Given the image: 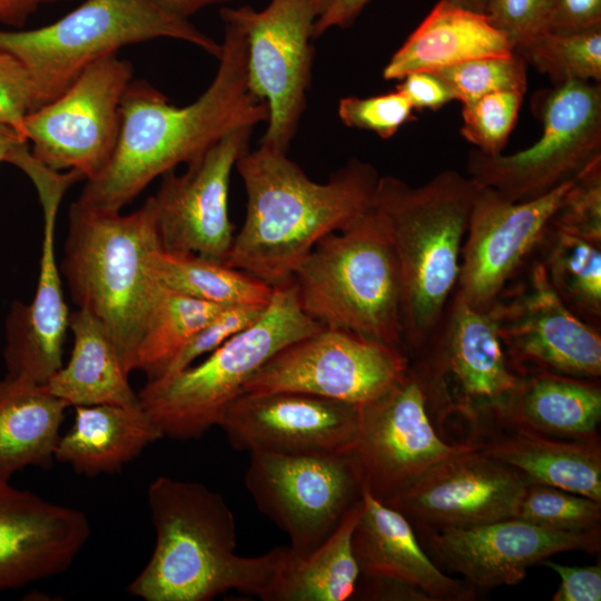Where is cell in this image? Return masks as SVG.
I'll list each match as a JSON object with an SVG mask.
<instances>
[{
  "mask_svg": "<svg viewBox=\"0 0 601 601\" xmlns=\"http://www.w3.org/2000/svg\"><path fill=\"white\" fill-rule=\"evenodd\" d=\"M214 80L194 102L177 107L144 80L131 81L121 102V129L107 167L86 180L78 203L120 211L155 178L188 164L230 131L267 122V104L247 85L246 39L230 20Z\"/></svg>",
  "mask_w": 601,
  "mask_h": 601,
  "instance_id": "obj_1",
  "label": "cell"
},
{
  "mask_svg": "<svg viewBox=\"0 0 601 601\" xmlns=\"http://www.w3.org/2000/svg\"><path fill=\"white\" fill-rule=\"evenodd\" d=\"M235 167L245 187L246 215L223 263L272 287L292 282L322 238L368 213L380 179L373 165L353 158L317 183L286 152L262 145L240 155Z\"/></svg>",
  "mask_w": 601,
  "mask_h": 601,
  "instance_id": "obj_2",
  "label": "cell"
},
{
  "mask_svg": "<svg viewBox=\"0 0 601 601\" xmlns=\"http://www.w3.org/2000/svg\"><path fill=\"white\" fill-rule=\"evenodd\" d=\"M147 500L156 533L152 554L128 587L145 601H210L237 590L265 601L283 554L236 550V522L224 497L194 481L160 475Z\"/></svg>",
  "mask_w": 601,
  "mask_h": 601,
  "instance_id": "obj_3",
  "label": "cell"
},
{
  "mask_svg": "<svg viewBox=\"0 0 601 601\" xmlns=\"http://www.w3.org/2000/svg\"><path fill=\"white\" fill-rule=\"evenodd\" d=\"M481 187L452 169L417 187L380 176L373 209L398 264L403 338L410 358L426 343L455 290L462 246Z\"/></svg>",
  "mask_w": 601,
  "mask_h": 601,
  "instance_id": "obj_4",
  "label": "cell"
},
{
  "mask_svg": "<svg viewBox=\"0 0 601 601\" xmlns=\"http://www.w3.org/2000/svg\"><path fill=\"white\" fill-rule=\"evenodd\" d=\"M159 248L149 198L126 215L77 200L69 208L61 274L72 302L108 329L128 375L161 287L151 268Z\"/></svg>",
  "mask_w": 601,
  "mask_h": 601,
  "instance_id": "obj_5",
  "label": "cell"
},
{
  "mask_svg": "<svg viewBox=\"0 0 601 601\" xmlns=\"http://www.w3.org/2000/svg\"><path fill=\"white\" fill-rule=\"evenodd\" d=\"M293 282L300 308L324 328L406 354L398 264L373 207L346 229L322 238L298 264Z\"/></svg>",
  "mask_w": 601,
  "mask_h": 601,
  "instance_id": "obj_6",
  "label": "cell"
},
{
  "mask_svg": "<svg viewBox=\"0 0 601 601\" xmlns=\"http://www.w3.org/2000/svg\"><path fill=\"white\" fill-rule=\"evenodd\" d=\"M323 326L299 306L294 282L274 287L263 315L198 364L148 380L140 405L162 437H201L240 394L248 378L285 346Z\"/></svg>",
  "mask_w": 601,
  "mask_h": 601,
  "instance_id": "obj_7",
  "label": "cell"
},
{
  "mask_svg": "<svg viewBox=\"0 0 601 601\" xmlns=\"http://www.w3.org/2000/svg\"><path fill=\"white\" fill-rule=\"evenodd\" d=\"M178 39L218 58L221 45L151 0H85L62 18L30 30H0V51L30 73L40 107L60 96L92 62L128 45Z\"/></svg>",
  "mask_w": 601,
  "mask_h": 601,
  "instance_id": "obj_8",
  "label": "cell"
},
{
  "mask_svg": "<svg viewBox=\"0 0 601 601\" xmlns=\"http://www.w3.org/2000/svg\"><path fill=\"white\" fill-rule=\"evenodd\" d=\"M540 138L511 154L489 156L472 149L469 176L512 201L543 196L573 179L601 157V86L570 80L540 95Z\"/></svg>",
  "mask_w": 601,
  "mask_h": 601,
  "instance_id": "obj_9",
  "label": "cell"
},
{
  "mask_svg": "<svg viewBox=\"0 0 601 601\" xmlns=\"http://www.w3.org/2000/svg\"><path fill=\"white\" fill-rule=\"evenodd\" d=\"M410 359L418 367L439 433L463 426L499 405L515 387L495 325L453 293L423 347ZM453 442V441H451Z\"/></svg>",
  "mask_w": 601,
  "mask_h": 601,
  "instance_id": "obj_10",
  "label": "cell"
},
{
  "mask_svg": "<svg viewBox=\"0 0 601 601\" xmlns=\"http://www.w3.org/2000/svg\"><path fill=\"white\" fill-rule=\"evenodd\" d=\"M244 482L258 510L287 534L289 548L299 554L324 543L362 501L364 490L352 451H253Z\"/></svg>",
  "mask_w": 601,
  "mask_h": 601,
  "instance_id": "obj_11",
  "label": "cell"
},
{
  "mask_svg": "<svg viewBox=\"0 0 601 601\" xmlns=\"http://www.w3.org/2000/svg\"><path fill=\"white\" fill-rule=\"evenodd\" d=\"M132 66L117 53L89 65L56 99L24 118L33 157L56 171L76 170L85 180L107 167L121 129V102Z\"/></svg>",
  "mask_w": 601,
  "mask_h": 601,
  "instance_id": "obj_12",
  "label": "cell"
},
{
  "mask_svg": "<svg viewBox=\"0 0 601 601\" xmlns=\"http://www.w3.org/2000/svg\"><path fill=\"white\" fill-rule=\"evenodd\" d=\"M489 312L511 370L600 380L601 334L572 313L535 257Z\"/></svg>",
  "mask_w": 601,
  "mask_h": 601,
  "instance_id": "obj_13",
  "label": "cell"
},
{
  "mask_svg": "<svg viewBox=\"0 0 601 601\" xmlns=\"http://www.w3.org/2000/svg\"><path fill=\"white\" fill-rule=\"evenodd\" d=\"M219 14L244 31L247 85L268 106L269 118L260 145L287 152L311 86V39L317 17L312 1L269 0L262 10L224 7Z\"/></svg>",
  "mask_w": 601,
  "mask_h": 601,
  "instance_id": "obj_14",
  "label": "cell"
},
{
  "mask_svg": "<svg viewBox=\"0 0 601 601\" xmlns=\"http://www.w3.org/2000/svg\"><path fill=\"white\" fill-rule=\"evenodd\" d=\"M470 449L439 433L423 376L412 359L392 386L359 405L352 453L364 487L382 502L439 462Z\"/></svg>",
  "mask_w": 601,
  "mask_h": 601,
  "instance_id": "obj_15",
  "label": "cell"
},
{
  "mask_svg": "<svg viewBox=\"0 0 601 601\" xmlns=\"http://www.w3.org/2000/svg\"><path fill=\"white\" fill-rule=\"evenodd\" d=\"M408 364L400 349L323 327L273 355L243 393L298 392L359 406L392 386Z\"/></svg>",
  "mask_w": 601,
  "mask_h": 601,
  "instance_id": "obj_16",
  "label": "cell"
},
{
  "mask_svg": "<svg viewBox=\"0 0 601 601\" xmlns=\"http://www.w3.org/2000/svg\"><path fill=\"white\" fill-rule=\"evenodd\" d=\"M572 180L526 201H512L482 185L470 215L454 294L475 309L489 311L535 257Z\"/></svg>",
  "mask_w": 601,
  "mask_h": 601,
  "instance_id": "obj_17",
  "label": "cell"
},
{
  "mask_svg": "<svg viewBox=\"0 0 601 601\" xmlns=\"http://www.w3.org/2000/svg\"><path fill=\"white\" fill-rule=\"evenodd\" d=\"M252 131L237 128L188 162L185 173L171 169L160 176L149 199L162 249L224 262L235 237L228 214L230 175L249 149Z\"/></svg>",
  "mask_w": 601,
  "mask_h": 601,
  "instance_id": "obj_18",
  "label": "cell"
},
{
  "mask_svg": "<svg viewBox=\"0 0 601 601\" xmlns=\"http://www.w3.org/2000/svg\"><path fill=\"white\" fill-rule=\"evenodd\" d=\"M416 535L436 564L462 575L476 590L519 584L530 566L555 554L601 551V528L563 532L518 518Z\"/></svg>",
  "mask_w": 601,
  "mask_h": 601,
  "instance_id": "obj_19",
  "label": "cell"
},
{
  "mask_svg": "<svg viewBox=\"0 0 601 601\" xmlns=\"http://www.w3.org/2000/svg\"><path fill=\"white\" fill-rule=\"evenodd\" d=\"M528 481L473 447L424 472L383 503L415 533L464 529L513 518Z\"/></svg>",
  "mask_w": 601,
  "mask_h": 601,
  "instance_id": "obj_20",
  "label": "cell"
},
{
  "mask_svg": "<svg viewBox=\"0 0 601 601\" xmlns=\"http://www.w3.org/2000/svg\"><path fill=\"white\" fill-rule=\"evenodd\" d=\"M359 406L298 392L243 393L219 426L237 451L286 455L352 451Z\"/></svg>",
  "mask_w": 601,
  "mask_h": 601,
  "instance_id": "obj_21",
  "label": "cell"
},
{
  "mask_svg": "<svg viewBox=\"0 0 601 601\" xmlns=\"http://www.w3.org/2000/svg\"><path fill=\"white\" fill-rule=\"evenodd\" d=\"M89 535L81 511L0 484V591L66 571Z\"/></svg>",
  "mask_w": 601,
  "mask_h": 601,
  "instance_id": "obj_22",
  "label": "cell"
},
{
  "mask_svg": "<svg viewBox=\"0 0 601 601\" xmlns=\"http://www.w3.org/2000/svg\"><path fill=\"white\" fill-rule=\"evenodd\" d=\"M65 194L38 195L42 245L37 287L29 304L14 302L6 319L3 359L7 375L45 384L62 365L69 311L56 256L55 233Z\"/></svg>",
  "mask_w": 601,
  "mask_h": 601,
  "instance_id": "obj_23",
  "label": "cell"
},
{
  "mask_svg": "<svg viewBox=\"0 0 601 601\" xmlns=\"http://www.w3.org/2000/svg\"><path fill=\"white\" fill-rule=\"evenodd\" d=\"M460 441L515 470L528 483L601 502V441L553 439L487 415L466 423Z\"/></svg>",
  "mask_w": 601,
  "mask_h": 601,
  "instance_id": "obj_24",
  "label": "cell"
},
{
  "mask_svg": "<svg viewBox=\"0 0 601 601\" xmlns=\"http://www.w3.org/2000/svg\"><path fill=\"white\" fill-rule=\"evenodd\" d=\"M352 549L359 577L410 584L431 601H473L477 597L474 587L445 574L436 565L401 512L375 499L365 487Z\"/></svg>",
  "mask_w": 601,
  "mask_h": 601,
  "instance_id": "obj_25",
  "label": "cell"
},
{
  "mask_svg": "<svg viewBox=\"0 0 601 601\" xmlns=\"http://www.w3.org/2000/svg\"><path fill=\"white\" fill-rule=\"evenodd\" d=\"M482 415L553 439L601 441L600 380L551 373L522 375L513 391Z\"/></svg>",
  "mask_w": 601,
  "mask_h": 601,
  "instance_id": "obj_26",
  "label": "cell"
},
{
  "mask_svg": "<svg viewBox=\"0 0 601 601\" xmlns=\"http://www.w3.org/2000/svg\"><path fill=\"white\" fill-rule=\"evenodd\" d=\"M515 52L509 38L489 20L440 0L383 69L386 80L415 71H435L466 60Z\"/></svg>",
  "mask_w": 601,
  "mask_h": 601,
  "instance_id": "obj_27",
  "label": "cell"
},
{
  "mask_svg": "<svg viewBox=\"0 0 601 601\" xmlns=\"http://www.w3.org/2000/svg\"><path fill=\"white\" fill-rule=\"evenodd\" d=\"M160 437L141 406H75L72 425L60 435L55 460L86 476L116 473Z\"/></svg>",
  "mask_w": 601,
  "mask_h": 601,
  "instance_id": "obj_28",
  "label": "cell"
},
{
  "mask_svg": "<svg viewBox=\"0 0 601 601\" xmlns=\"http://www.w3.org/2000/svg\"><path fill=\"white\" fill-rule=\"evenodd\" d=\"M68 328L73 338L70 358L45 383L47 390L69 406H141L102 322L78 307L69 314Z\"/></svg>",
  "mask_w": 601,
  "mask_h": 601,
  "instance_id": "obj_29",
  "label": "cell"
},
{
  "mask_svg": "<svg viewBox=\"0 0 601 601\" xmlns=\"http://www.w3.org/2000/svg\"><path fill=\"white\" fill-rule=\"evenodd\" d=\"M67 407L45 384L0 378V484L28 466L51 467Z\"/></svg>",
  "mask_w": 601,
  "mask_h": 601,
  "instance_id": "obj_30",
  "label": "cell"
},
{
  "mask_svg": "<svg viewBox=\"0 0 601 601\" xmlns=\"http://www.w3.org/2000/svg\"><path fill=\"white\" fill-rule=\"evenodd\" d=\"M362 505L363 497L313 552L299 554L283 546L279 566L265 601L353 600L359 571L352 549V533Z\"/></svg>",
  "mask_w": 601,
  "mask_h": 601,
  "instance_id": "obj_31",
  "label": "cell"
},
{
  "mask_svg": "<svg viewBox=\"0 0 601 601\" xmlns=\"http://www.w3.org/2000/svg\"><path fill=\"white\" fill-rule=\"evenodd\" d=\"M151 268L162 287L220 306L268 305L274 293L253 275L194 253L159 248Z\"/></svg>",
  "mask_w": 601,
  "mask_h": 601,
  "instance_id": "obj_32",
  "label": "cell"
},
{
  "mask_svg": "<svg viewBox=\"0 0 601 601\" xmlns=\"http://www.w3.org/2000/svg\"><path fill=\"white\" fill-rule=\"evenodd\" d=\"M536 257L564 305L587 324L601 326V245L549 226Z\"/></svg>",
  "mask_w": 601,
  "mask_h": 601,
  "instance_id": "obj_33",
  "label": "cell"
},
{
  "mask_svg": "<svg viewBox=\"0 0 601 601\" xmlns=\"http://www.w3.org/2000/svg\"><path fill=\"white\" fill-rule=\"evenodd\" d=\"M224 307L161 286L144 329L135 370L142 371L148 380L160 376L190 338Z\"/></svg>",
  "mask_w": 601,
  "mask_h": 601,
  "instance_id": "obj_34",
  "label": "cell"
},
{
  "mask_svg": "<svg viewBox=\"0 0 601 601\" xmlns=\"http://www.w3.org/2000/svg\"><path fill=\"white\" fill-rule=\"evenodd\" d=\"M521 55L553 86L570 80H601V26L590 29L554 32L536 37Z\"/></svg>",
  "mask_w": 601,
  "mask_h": 601,
  "instance_id": "obj_35",
  "label": "cell"
},
{
  "mask_svg": "<svg viewBox=\"0 0 601 601\" xmlns=\"http://www.w3.org/2000/svg\"><path fill=\"white\" fill-rule=\"evenodd\" d=\"M513 518L555 531L585 532L601 528V502L559 487L528 483Z\"/></svg>",
  "mask_w": 601,
  "mask_h": 601,
  "instance_id": "obj_36",
  "label": "cell"
},
{
  "mask_svg": "<svg viewBox=\"0 0 601 601\" xmlns=\"http://www.w3.org/2000/svg\"><path fill=\"white\" fill-rule=\"evenodd\" d=\"M453 91L455 100L465 104L500 90L526 92V61L518 52L466 60L432 71Z\"/></svg>",
  "mask_w": 601,
  "mask_h": 601,
  "instance_id": "obj_37",
  "label": "cell"
},
{
  "mask_svg": "<svg viewBox=\"0 0 601 601\" xmlns=\"http://www.w3.org/2000/svg\"><path fill=\"white\" fill-rule=\"evenodd\" d=\"M524 93L500 90L462 104V136L485 155L502 154L516 122Z\"/></svg>",
  "mask_w": 601,
  "mask_h": 601,
  "instance_id": "obj_38",
  "label": "cell"
},
{
  "mask_svg": "<svg viewBox=\"0 0 601 601\" xmlns=\"http://www.w3.org/2000/svg\"><path fill=\"white\" fill-rule=\"evenodd\" d=\"M550 227L601 245V157L573 178Z\"/></svg>",
  "mask_w": 601,
  "mask_h": 601,
  "instance_id": "obj_39",
  "label": "cell"
},
{
  "mask_svg": "<svg viewBox=\"0 0 601 601\" xmlns=\"http://www.w3.org/2000/svg\"><path fill=\"white\" fill-rule=\"evenodd\" d=\"M413 111L398 90L366 98L344 97L337 107L345 126L375 132L382 139L392 138L403 125L415 119Z\"/></svg>",
  "mask_w": 601,
  "mask_h": 601,
  "instance_id": "obj_40",
  "label": "cell"
},
{
  "mask_svg": "<svg viewBox=\"0 0 601 601\" xmlns=\"http://www.w3.org/2000/svg\"><path fill=\"white\" fill-rule=\"evenodd\" d=\"M266 307L267 305L243 304L221 308L190 338L158 377L178 373L194 364L199 357L208 355L254 324L263 315Z\"/></svg>",
  "mask_w": 601,
  "mask_h": 601,
  "instance_id": "obj_41",
  "label": "cell"
},
{
  "mask_svg": "<svg viewBox=\"0 0 601 601\" xmlns=\"http://www.w3.org/2000/svg\"><path fill=\"white\" fill-rule=\"evenodd\" d=\"M549 0H487L485 14L520 53L546 31Z\"/></svg>",
  "mask_w": 601,
  "mask_h": 601,
  "instance_id": "obj_42",
  "label": "cell"
},
{
  "mask_svg": "<svg viewBox=\"0 0 601 601\" xmlns=\"http://www.w3.org/2000/svg\"><path fill=\"white\" fill-rule=\"evenodd\" d=\"M40 107L35 82L12 55L0 51V124L24 138V118Z\"/></svg>",
  "mask_w": 601,
  "mask_h": 601,
  "instance_id": "obj_43",
  "label": "cell"
},
{
  "mask_svg": "<svg viewBox=\"0 0 601 601\" xmlns=\"http://www.w3.org/2000/svg\"><path fill=\"white\" fill-rule=\"evenodd\" d=\"M560 578V584L552 594V601H600L601 564L572 566L546 559L541 562Z\"/></svg>",
  "mask_w": 601,
  "mask_h": 601,
  "instance_id": "obj_44",
  "label": "cell"
},
{
  "mask_svg": "<svg viewBox=\"0 0 601 601\" xmlns=\"http://www.w3.org/2000/svg\"><path fill=\"white\" fill-rule=\"evenodd\" d=\"M396 90L402 92L413 109L436 111L455 100L449 85L432 71H415L400 79Z\"/></svg>",
  "mask_w": 601,
  "mask_h": 601,
  "instance_id": "obj_45",
  "label": "cell"
},
{
  "mask_svg": "<svg viewBox=\"0 0 601 601\" xmlns=\"http://www.w3.org/2000/svg\"><path fill=\"white\" fill-rule=\"evenodd\" d=\"M601 26V0H549L546 31L569 32Z\"/></svg>",
  "mask_w": 601,
  "mask_h": 601,
  "instance_id": "obj_46",
  "label": "cell"
},
{
  "mask_svg": "<svg viewBox=\"0 0 601 601\" xmlns=\"http://www.w3.org/2000/svg\"><path fill=\"white\" fill-rule=\"evenodd\" d=\"M353 600L431 601L422 590L410 584L383 579L358 577Z\"/></svg>",
  "mask_w": 601,
  "mask_h": 601,
  "instance_id": "obj_47",
  "label": "cell"
},
{
  "mask_svg": "<svg viewBox=\"0 0 601 601\" xmlns=\"http://www.w3.org/2000/svg\"><path fill=\"white\" fill-rule=\"evenodd\" d=\"M371 0H328L326 7L315 19L313 38H317L334 27L346 28Z\"/></svg>",
  "mask_w": 601,
  "mask_h": 601,
  "instance_id": "obj_48",
  "label": "cell"
},
{
  "mask_svg": "<svg viewBox=\"0 0 601 601\" xmlns=\"http://www.w3.org/2000/svg\"><path fill=\"white\" fill-rule=\"evenodd\" d=\"M158 8L169 16L188 20L200 10L216 4H226L234 0H151Z\"/></svg>",
  "mask_w": 601,
  "mask_h": 601,
  "instance_id": "obj_49",
  "label": "cell"
},
{
  "mask_svg": "<svg viewBox=\"0 0 601 601\" xmlns=\"http://www.w3.org/2000/svg\"><path fill=\"white\" fill-rule=\"evenodd\" d=\"M39 4L40 0H0V22L21 28Z\"/></svg>",
  "mask_w": 601,
  "mask_h": 601,
  "instance_id": "obj_50",
  "label": "cell"
},
{
  "mask_svg": "<svg viewBox=\"0 0 601 601\" xmlns=\"http://www.w3.org/2000/svg\"><path fill=\"white\" fill-rule=\"evenodd\" d=\"M29 142L14 129L0 124V162L12 164L26 150Z\"/></svg>",
  "mask_w": 601,
  "mask_h": 601,
  "instance_id": "obj_51",
  "label": "cell"
},
{
  "mask_svg": "<svg viewBox=\"0 0 601 601\" xmlns=\"http://www.w3.org/2000/svg\"><path fill=\"white\" fill-rule=\"evenodd\" d=\"M453 4H456L459 7L480 12L485 13V8L487 0H446Z\"/></svg>",
  "mask_w": 601,
  "mask_h": 601,
  "instance_id": "obj_52",
  "label": "cell"
},
{
  "mask_svg": "<svg viewBox=\"0 0 601 601\" xmlns=\"http://www.w3.org/2000/svg\"><path fill=\"white\" fill-rule=\"evenodd\" d=\"M311 1H312L314 10L316 12V16L321 14V12L324 10V8L326 7V4L328 2V0H311Z\"/></svg>",
  "mask_w": 601,
  "mask_h": 601,
  "instance_id": "obj_53",
  "label": "cell"
},
{
  "mask_svg": "<svg viewBox=\"0 0 601 601\" xmlns=\"http://www.w3.org/2000/svg\"><path fill=\"white\" fill-rule=\"evenodd\" d=\"M56 1H62V0H40L41 4L47 2H56Z\"/></svg>",
  "mask_w": 601,
  "mask_h": 601,
  "instance_id": "obj_54",
  "label": "cell"
}]
</instances>
